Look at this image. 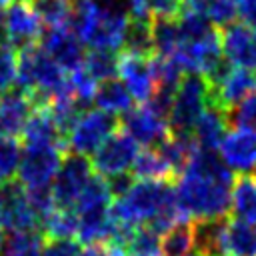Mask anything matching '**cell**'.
<instances>
[{"label": "cell", "instance_id": "obj_1", "mask_svg": "<svg viewBox=\"0 0 256 256\" xmlns=\"http://www.w3.org/2000/svg\"><path fill=\"white\" fill-rule=\"evenodd\" d=\"M232 186L234 184L230 182L186 168L178 176V182L174 186L176 202L182 214L188 218H196V220L226 218L230 210Z\"/></svg>", "mask_w": 256, "mask_h": 256}, {"label": "cell", "instance_id": "obj_2", "mask_svg": "<svg viewBox=\"0 0 256 256\" xmlns=\"http://www.w3.org/2000/svg\"><path fill=\"white\" fill-rule=\"evenodd\" d=\"M210 86L202 74H186L176 90L172 112H170V132L172 134H192L196 120L208 108Z\"/></svg>", "mask_w": 256, "mask_h": 256}, {"label": "cell", "instance_id": "obj_3", "mask_svg": "<svg viewBox=\"0 0 256 256\" xmlns=\"http://www.w3.org/2000/svg\"><path fill=\"white\" fill-rule=\"evenodd\" d=\"M64 154L66 148L56 144L24 146L18 166V182L24 186V190L50 188Z\"/></svg>", "mask_w": 256, "mask_h": 256}, {"label": "cell", "instance_id": "obj_4", "mask_svg": "<svg viewBox=\"0 0 256 256\" xmlns=\"http://www.w3.org/2000/svg\"><path fill=\"white\" fill-rule=\"evenodd\" d=\"M92 178V164L86 156L68 152L62 158V164L52 180V198L56 208H70L74 210L82 190L86 188L88 180Z\"/></svg>", "mask_w": 256, "mask_h": 256}, {"label": "cell", "instance_id": "obj_5", "mask_svg": "<svg viewBox=\"0 0 256 256\" xmlns=\"http://www.w3.org/2000/svg\"><path fill=\"white\" fill-rule=\"evenodd\" d=\"M118 126H120L118 118L104 110L82 112L72 132L68 134L66 146L70 148V152L80 154V156L94 154L102 146V142L118 130Z\"/></svg>", "mask_w": 256, "mask_h": 256}, {"label": "cell", "instance_id": "obj_6", "mask_svg": "<svg viewBox=\"0 0 256 256\" xmlns=\"http://www.w3.org/2000/svg\"><path fill=\"white\" fill-rule=\"evenodd\" d=\"M136 156H138V144L120 128L102 142V146L94 152L90 164L98 176L110 178L116 174L130 172Z\"/></svg>", "mask_w": 256, "mask_h": 256}, {"label": "cell", "instance_id": "obj_7", "mask_svg": "<svg viewBox=\"0 0 256 256\" xmlns=\"http://www.w3.org/2000/svg\"><path fill=\"white\" fill-rule=\"evenodd\" d=\"M36 226H40V218L32 210L24 186L14 180L0 186V228L24 232L36 230Z\"/></svg>", "mask_w": 256, "mask_h": 256}, {"label": "cell", "instance_id": "obj_8", "mask_svg": "<svg viewBox=\"0 0 256 256\" xmlns=\"http://www.w3.org/2000/svg\"><path fill=\"white\" fill-rule=\"evenodd\" d=\"M40 48L68 74L82 68L84 64V44L68 26L48 28L42 32Z\"/></svg>", "mask_w": 256, "mask_h": 256}, {"label": "cell", "instance_id": "obj_9", "mask_svg": "<svg viewBox=\"0 0 256 256\" xmlns=\"http://www.w3.org/2000/svg\"><path fill=\"white\" fill-rule=\"evenodd\" d=\"M2 28L6 40L16 50L36 44L42 36V22L38 20L28 2H10L2 16Z\"/></svg>", "mask_w": 256, "mask_h": 256}, {"label": "cell", "instance_id": "obj_10", "mask_svg": "<svg viewBox=\"0 0 256 256\" xmlns=\"http://www.w3.org/2000/svg\"><path fill=\"white\" fill-rule=\"evenodd\" d=\"M120 128L136 142L146 148H156L170 136V126L164 118L154 114L148 106L132 108L122 116Z\"/></svg>", "mask_w": 256, "mask_h": 256}, {"label": "cell", "instance_id": "obj_11", "mask_svg": "<svg viewBox=\"0 0 256 256\" xmlns=\"http://www.w3.org/2000/svg\"><path fill=\"white\" fill-rule=\"evenodd\" d=\"M220 42L222 54L232 66L256 70V32L250 26L232 22L220 30Z\"/></svg>", "mask_w": 256, "mask_h": 256}, {"label": "cell", "instance_id": "obj_12", "mask_svg": "<svg viewBox=\"0 0 256 256\" xmlns=\"http://www.w3.org/2000/svg\"><path fill=\"white\" fill-rule=\"evenodd\" d=\"M256 94V70L248 68H232L228 76L220 82V86L210 90L208 106L230 112L244 98Z\"/></svg>", "mask_w": 256, "mask_h": 256}, {"label": "cell", "instance_id": "obj_13", "mask_svg": "<svg viewBox=\"0 0 256 256\" xmlns=\"http://www.w3.org/2000/svg\"><path fill=\"white\" fill-rule=\"evenodd\" d=\"M118 76L122 78L124 86L128 88V92L136 102H148L150 96L154 94L156 82L152 72V58L120 54Z\"/></svg>", "mask_w": 256, "mask_h": 256}, {"label": "cell", "instance_id": "obj_14", "mask_svg": "<svg viewBox=\"0 0 256 256\" xmlns=\"http://www.w3.org/2000/svg\"><path fill=\"white\" fill-rule=\"evenodd\" d=\"M220 158L224 164L238 174L256 170V134L244 130H232L220 144Z\"/></svg>", "mask_w": 256, "mask_h": 256}, {"label": "cell", "instance_id": "obj_15", "mask_svg": "<svg viewBox=\"0 0 256 256\" xmlns=\"http://www.w3.org/2000/svg\"><path fill=\"white\" fill-rule=\"evenodd\" d=\"M34 104L30 96L18 88L8 90L0 98V138H16L22 134Z\"/></svg>", "mask_w": 256, "mask_h": 256}, {"label": "cell", "instance_id": "obj_16", "mask_svg": "<svg viewBox=\"0 0 256 256\" xmlns=\"http://www.w3.org/2000/svg\"><path fill=\"white\" fill-rule=\"evenodd\" d=\"M226 126H228L226 112L220 108L208 106L202 112V116L196 120V124L192 128V138L198 148L216 152V148H220V144L226 136Z\"/></svg>", "mask_w": 256, "mask_h": 256}, {"label": "cell", "instance_id": "obj_17", "mask_svg": "<svg viewBox=\"0 0 256 256\" xmlns=\"http://www.w3.org/2000/svg\"><path fill=\"white\" fill-rule=\"evenodd\" d=\"M24 146H36V144H56L66 148V138L56 128L48 108H34L24 130H22Z\"/></svg>", "mask_w": 256, "mask_h": 256}, {"label": "cell", "instance_id": "obj_18", "mask_svg": "<svg viewBox=\"0 0 256 256\" xmlns=\"http://www.w3.org/2000/svg\"><path fill=\"white\" fill-rule=\"evenodd\" d=\"M228 218L196 220L194 224V252L198 256H226L224 228Z\"/></svg>", "mask_w": 256, "mask_h": 256}, {"label": "cell", "instance_id": "obj_19", "mask_svg": "<svg viewBox=\"0 0 256 256\" xmlns=\"http://www.w3.org/2000/svg\"><path fill=\"white\" fill-rule=\"evenodd\" d=\"M92 102L98 106V110H104V112L114 114V116L126 114L128 110L134 108L132 94L128 92V88L124 86V82L122 80H116V78L98 82Z\"/></svg>", "mask_w": 256, "mask_h": 256}, {"label": "cell", "instance_id": "obj_20", "mask_svg": "<svg viewBox=\"0 0 256 256\" xmlns=\"http://www.w3.org/2000/svg\"><path fill=\"white\" fill-rule=\"evenodd\" d=\"M230 212L236 220L256 224V178L248 174H240L232 186Z\"/></svg>", "mask_w": 256, "mask_h": 256}, {"label": "cell", "instance_id": "obj_21", "mask_svg": "<svg viewBox=\"0 0 256 256\" xmlns=\"http://www.w3.org/2000/svg\"><path fill=\"white\" fill-rule=\"evenodd\" d=\"M122 54H132V56H142V58L154 56L152 20L128 18L124 38H122Z\"/></svg>", "mask_w": 256, "mask_h": 256}, {"label": "cell", "instance_id": "obj_22", "mask_svg": "<svg viewBox=\"0 0 256 256\" xmlns=\"http://www.w3.org/2000/svg\"><path fill=\"white\" fill-rule=\"evenodd\" d=\"M226 254L232 256H256V228L248 222L228 218L224 228Z\"/></svg>", "mask_w": 256, "mask_h": 256}, {"label": "cell", "instance_id": "obj_23", "mask_svg": "<svg viewBox=\"0 0 256 256\" xmlns=\"http://www.w3.org/2000/svg\"><path fill=\"white\" fill-rule=\"evenodd\" d=\"M130 174L136 180H170L172 182L176 178L156 148H146V150L138 152V156L134 158V164L130 168Z\"/></svg>", "mask_w": 256, "mask_h": 256}, {"label": "cell", "instance_id": "obj_24", "mask_svg": "<svg viewBox=\"0 0 256 256\" xmlns=\"http://www.w3.org/2000/svg\"><path fill=\"white\" fill-rule=\"evenodd\" d=\"M192 248H194V224L190 220H180L168 232L162 234L160 240L162 256H188Z\"/></svg>", "mask_w": 256, "mask_h": 256}, {"label": "cell", "instance_id": "obj_25", "mask_svg": "<svg viewBox=\"0 0 256 256\" xmlns=\"http://www.w3.org/2000/svg\"><path fill=\"white\" fill-rule=\"evenodd\" d=\"M152 40H154V56L172 58L180 48V30L174 18H154L152 20Z\"/></svg>", "mask_w": 256, "mask_h": 256}, {"label": "cell", "instance_id": "obj_26", "mask_svg": "<svg viewBox=\"0 0 256 256\" xmlns=\"http://www.w3.org/2000/svg\"><path fill=\"white\" fill-rule=\"evenodd\" d=\"M110 206H112V194H110L108 182H106V178L96 174L88 180L86 188L82 190V194L74 206V212L76 214L96 212V210H108Z\"/></svg>", "mask_w": 256, "mask_h": 256}, {"label": "cell", "instance_id": "obj_27", "mask_svg": "<svg viewBox=\"0 0 256 256\" xmlns=\"http://www.w3.org/2000/svg\"><path fill=\"white\" fill-rule=\"evenodd\" d=\"M44 236L38 230H24V232H10L4 242L0 256H42Z\"/></svg>", "mask_w": 256, "mask_h": 256}, {"label": "cell", "instance_id": "obj_28", "mask_svg": "<svg viewBox=\"0 0 256 256\" xmlns=\"http://www.w3.org/2000/svg\"><path fill=\"white\" fill-rule=\"evenodd\" d=\"M40 226L42 236H46L48 240L72 238V234H78V214L70 208H54L40 220Z\"/></svg>", "mask_w": 256, "mask_h": 256}, {"label": "cell", "instance_id": "obj_29", "mask_svg": "<svg viewBox=\"0 0 256 256\" xmlns=\"http://www.w3.org/2000/svg\"><path fill=\"white\" fill-rule=\"evenodd\" d=\"M118 62H120V56L116 54V50L92 48L84 56L82 68L96 82H104V80H110V78H116L118 76Z\"/></svg>", "mask_w": 256, "mask_h": 256}, {"label": "cell", "instance_id": "obj_30", "mask_svg": "<svg viewBox=\"0 0 256 256\" xmlns=\"http://www.w3.org/2000/svg\"><path fill=\"white\" fill-rule=\"evenodd\" d=\"M30 6L38 20L48 28L68 26L72 4L68 0H30Z\"/></svg>", "mask_w": 256, "mask_h": 256}, {"label": "cell", "instance_id": "obj_31", "mask_svg": "<svg viewBox=\"0 0 256 256\" xmlns=\"http://www.w3.org/2000/svg\"><path fill=\"white\" fill-rule=\"evenodd\" d=\"M124 256H162L160 236L148 226H138L124 248Z\"/></svg>", "mask_w": 256, "mask_h": 256}, {"label": "cell", "instance_id": "obj_32", "mask_svg": "<svg viewBox=\"0 0 256 256\" xmlns=\"http://www.w3.org/2000/svg\"><path fill=\"white\" fill-rule=\"evenodd\" d=\"M20 158V142L16 138H0V186L12 182L14 174H18Z\"/></svg>", "mask_w": 256, "mask_h": 256}, {"label": "cell", "instance_id": "obj_33", "mask_svg": "<svg viewBox=\"0 0 256 256\" xmlns=\"http://www.w3.org/2000/svg\"><path fill=\"white\" fill-rule=\"evenodd\" d=\"M226 118L238 130L256 134V94H252V96L244 98L240 104H236L230 112H226Z\"/></svg>", "mask_w": 256, "mask_h": 256}, {"label": "cell", "instance_id": "obj_34", "mask_svg": "<svg viewBox=\"0 0 256 256\" xmlns=\"http://www.w3.org/2000/svg\"><path fill=\"white\" fill-rule=\"evenodd\" d=\"M202 16L214 26V28H226L230 26L236 16H238V8L232 0H210L208 6L204 8Z\"/></svg>", "mask_w": 256, "mask_h": 256}, {"label": "cell", "instance_id": "obj_35", "mask_svg": "<svg viewBox=\"0 0 256 256\" xmlns=\"http://www.w3.org/2000/svg\"><path fill=\"white\" fill-rule=\"evenodd\" d=\"M18 54L10 42H0V92H6L16 82Z\"/></svg>", "mask_w": 256, "mask_h": 256}, {"label": "cell", "instance_id": "obj_36", "mask_svg": "<svg viewBox=\"0 0 256 256\" xmlns=\"http://www.w3.org/2000/svg\"><path fill=\"white\" fill-rule=\"evenodd\" d=\"M142 8L152 18H178L184 10V0H142Z\"/></svg>", "mask_w": 256, "mask_h": 256}, {"label": "cell", "instance_id": "obj_37", "mask_svg": "<svg viewBox=\"0 0 256 256\" xmlns=\"http://www.w3.org/2000/svg\"><path fill=\"white\" fill-rule=\"evenodd\" d=\"M82 248L72 238H54L48 240L42 248V256H80Z\"/></svg>", "mask_w": 256, "mask_h": 256}, {"label": "cell", "instance_id": "obj_38", "mask_svg": "<svg viewBox=\"0 0 256 256\" xmlns=\"http://www.w3.org/2000/svg\"><path fill=\"white\" fill-rule=\"evenodd\" d=\"M106 182H108V188H110L112 198H122L132 188V184L136 182V178L130 172H124V174H116V176L106 178Z\"/></svg>", "mask_w": 256, "mask_h": 256}, {"label": "cell", "instance_id": "obj_39", "mask_svg": "<svg viewBox=\"0 0 256 256\" xmlns=\"http://www.w3.org/2000/svg\"><path fill=\"white\" fill-rule=\"evenodd\" d=\"M240 18L244 20L246 26H254L256 28V0H242L240 8H238Z\"/></svg>", "mask_w": 256, "mask_h": 256}, {"label": "cell", "instance_id": "obj_40", "mask_svg": "<svg viewBox=\"0 0 256 256\" xmlns=\"http://www.w3.org/2000/svg\"><path fill=\"white\" fill-rule=\"evenodd\" d=\"M80 256H124V252L120 248H112L106 244H96V246H88L86 250H82Z\"/></svg>", "mask_w": 256, "mask_h": 256}, {"label": "cell", "instance_id": "obj_41", "mask_svg": "<svg viewBox=\"0 0 256 256\" xmlns=\"http://www.w3.org/2000/svg\"><path fill=\"white\" fill-rule=\"evenodd\" d=\"M2 242H4V236H2V230H0V250H2Z\"/></svg>", "mask_w": 256, "mask_h": 256}, {"label": "cell", "instance_id": "obj_42", "mask_svg": "<svg viewBox=\"0 0 256 256\" xmlns=\"http://www.w3.org/2000/svg\"><path fill=\"white\" fill-rule=\"evenodd\" d=\"M188 256H198V254H196V252H190V254H188Z\"/></svg>", "mask_w": 256, "mask_h": 256}, {"label": "cell", "instance_id": "obj_43", "mask_svg": "<svg viewBox=\"0 0 256 256\" xmlns=\"http://www.w3.org/2000/svg\"><path fill=\"white\" fill-rule=\"evenodd\" d=\"M232 2H234V4H236V2H242V0H232Z\"/></svg>", "mask_w": 256, "mask_h": 256}, {"label": "cell", "instance_id": "obj_44", "mask_svg": "<svg viewBox=\"0 0 256 256\" xmlns=\"http://www.w3.org/2000/svg\"><path fill=\"white\" fill-rule=\"evenodd\" d=\"M18 2H26V0H18Z\"/></svg>", "mask_w": 256, "mask_h": 256}, {"label": "cell", "instance_id": "obj_45", "mask_svg": "<svg viewBox=\"0 0 256 256\" xmlns=\"http://www.w3.org/2000/svg\"><path fill=\"white\" fill-rule=\"evenodd\" d=\"M254 178H256V170H254Z\"/></svg>", "mask_w": 256, "mask_h": 256}, {"label": "cell", "instance_id": "obj_46", "mask_svg": "<svg viewBox=\"0 0 256 256\" xmlns=\"http://www.w3.org/2000/svg\"><path fill=\"white\" fill-rule=\"evenodd\" d=\"M254 32H256V30H254Z\"/></svg>", "mask_w": 256, "mask_h": 256}]
</instances>
